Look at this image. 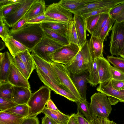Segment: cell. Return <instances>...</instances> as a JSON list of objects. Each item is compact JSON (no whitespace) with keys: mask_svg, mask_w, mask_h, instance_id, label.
<instances>
[{"mask_svg":"<svg viewBox=\"0 0 124 124\" xmlns=\"http://www.w3.org/2000/svg\"><path fill=\"white\" fill-rule=\"evenodd\" d=\"M101 14L90 16L85 19L86 30L91 35L93 34Z\"/></svg>","mask_w":124,"mask_h":124,"instance_id":"d590c367","label":"cell"},{"mask_svg":"<svg viewBox=\"0 0 124 124\" xmlns=\"http://www.w3.org/2000/svg\"><path fill=\"white\" fill-rule=\"evenodd\" d=\"M124 9V1L115 6L108 13L110 17L116 21L120 13Z\"/></svg>","mask_w":124,"mask_h":124,"instance_id":"f6af8a7d","label":"cell"},{"mask_svg":"<svg viewBox=\"0 0 124 124\" xmlns=\"http://www.w3.org/2000/svg\"><path fill=\"white\" fill-rule=\"evenodd\" d=\"M106 124H118L112 121H110L108 118L105 119Z\"/></svg>","mask_w":124,"mask_h":124,"instance_id":"6f0895ef","label":"cell"},{"mask_svg":"<svg viewBox=\"0 0 124 124\" xmlns=\"http://www.w3.org/2000/svg\"><path fill=\"white\" fill-rule=\"evenodd\" d=\"M31 54L33 59L36 68L48 76L55 84H61L55 73L51 67L50 63L44 60L38 56L33 51Z\"/></svg>","mask_w":124,"mask_h":124,"instance_id":"4fadbf2b","label":"cell"},{"mask_svg":"<svg viewBox=\"0 0 124 124\" xmlns=\"http://www.w3.org/2000/svg\"><path fill=\"white\" fill-rule=\"evenodd\" d=\"M45 8L44 0H36L31 5L24 17L28 20L44 14Z\"/></svg>","mask_w":124,"mask_h":124,"instance_id":"7402d4cb","label":"cell"},{"mask_svg":"<svg viewBox=\"0 0 124 124\" xmlns=\"http://www.w3.org/2000/svg\"><path fill=\"white\" fill-rule=\"evenodd\" d=\"M111 82L112 86L116 90L120 91L124 89V81L111 79Z\"/></svg>","mask_w":124,"mask_h":124,"instance_id":"c3c4849f","label":"cell"},{"mask_svg":"<svg viewBox=\"0 0 124 124\" xmlns=\"http://www.w3.org/2000/svg\"><path fill=\"white\" fill-rule=\"evenodd\" d=\"M92 63L88 40L81 47L74 57L71 64L66 66L70 74L76 75L81 74L89 70Z\"/></svg>","mask_w":124,"mask_h":124,"instance_id":"7a4b0ae2","label":"cell"},{"mask_svg":"<svg viewBox=\"0 0 124 124\" xmlns=\"http://www.w3.org/2000/svg\"><path fill=\"white\" fill-rule=\"evenodd\" d=\"M42 113L51 118L56 124H67L70 116L69 115L65 114L60 111H58L48 108L45 107Z\"/></svg>","mask_w":124,"mask_h":124,"instance_id":"603a6c76","label":"cell"},{"mask_svg":"<svg viewBox=\"0 0 124 124\" xmlns=\"http://www.w3.org/2000/svg\"><path fill=\"white\" fill-rule=\"evenodd\" d=\"M41 124H56L53 120L46 116L42 118Z\"/></svg>","mask_w":124,"mask_h":124,"instance_id":"db71d44e","label":"cell"},{"mask_svg":"<svg viewBox=\"0 0 124 124\" xmlns=\"http://www.w3.org/2000/svg\"><path fill=\"white\" fill-rule=\"evenodd\" d=\"M73 20L81 48L87 41L85 19L82 15L74 14Z\"/></svg>","mask_w":124,"mask_h":124,"instance_id":"d6986e66","label":"cell"},{"mask_svg":"<svg viewBox=\"0 0 124 124\" xmlns=\"http://www.w3.org/2000/svg\"><path fill=\"white\" fill-rule=\"evenodd\" d=\"M25 1L23 0L20 2L0 6V17L4 18L20 6Z\"/></svg>","mask_w":124,"mask_h":124,"instance_id":"836d02e7","label":"cell"},{"mask_svg":"<svg viewBox=\"0 0 124 124\" xmlns=\"http://www.w3.org/2000/svg\"><path fill=\"white\" fill-rule=\"evenodd\" d=\"M13 58L14 62L18 69L24 77L28 79L31 75L29 73L25 65L17 55Z\"/></svg>","mask_w":124,"mask_h":124,"instance_id":"74e56055","label":"cell"},{"mask_svg":"<svg viewBox=\"0 0 124 124\" xmlns=\"http://www.w3.org/2000/svg\"><path fill=\"white\" fill-rule=\"evenodd\" d=\"M24 119L4 111H0V124H20Z\"/></svg>","mask_w":124,"mask_h":124,"instance_id":"4316f807","label":"cell"},{"mask_svg":"<svg viewBox=\"0 0 124 124\" xmlns=\"http://www.w3.org/2000/svg\"><path fill=\"white\" fill-rule=\"evenodd\" d=\"M46 105L47 107L49 109L58 111H60L51 99L48 101Z\"/></svg>","mask_w":124,"mask_h":124,"instance_id":"f5cc1de1","label":"cell"},{"mask_svg":"<svg viewBox=\"0 0 124 124\" xmlns=\"http://www.w3.org/2000/svg\"><path fill=\"white\" fill-rule=\"evenodd\" d=\"M4 42L13 57H15L20 52L27 50H29L21 43L15 39L11 35L8 37Z\"/></svg>","mask_w":124,"mask_h":124,"instance_id":"cb8c5ba5","label":"cell"},{"mask_svg":"<svg viewBox=\"0 0 124 124\" xmlns=\"http://www.w3.org/2000/svg\"><path fill=\"white\" fill-rule=\"evenodd\" d=\"M18 105L11 100L0 97V110L4 111Z\"/></svg>","mask_w":124,"mask_h":124,"instance_id":"b9f144b4","label":"cell"},{"mask_svg":"<svg viewBox=\"0 0 124 124\" xmlns=\"http://www.w3.org/2000/svg\"><path fill=\"white\" fill-rule=\"evenodd\" d=\"M8 82L13 86L24 87L30 89L28 79L26 78L18 69L12 59Z\"/></svg>","mask_w":124,"mask_h":124,"instance_id":"9a60e30c","label":"cell"},{"mask_svg":"<svg viewBox=\"0 0 124 124\" xmlns=\"http://www.w3.org/2000/svg\"><path fill=\"white\" fill-rule=\"evenodd\" d=\"M51 90L47 86H43L32 93L27 104L29 108L27 118L36 116L42 112L47 103L50 99Z\"/></svg>","mask_w":124,"mask_h":124,"instance_id":"3957f363","label":"cell"},{"mask_svg":"<svg viewBox=\"0 0 124 124\" xmlns=\"http://www.w3.org/2000/svg\"><path fill=\"white\" fill-rule=\"evenodd\" d=\"M90 122L92 124H106L105 119L93 116Z\"/></svg>","mask_w":124,"mask_h":124,"instance_id":"816d5d0a","label":"cell"},{"mask_svg":"<svg viewBox=\"0 0 124 124\" xmlns=\"http://www.w3.org/2000/svg\"><path fill=\"white\" fill-rule=\"evenodd\" d=\"M66 37L70 43H72L77 45L80 48L73 20L68 24Z\"/></svg>","mask_w":124,"mask_h":124,"instance_id":"4dcf8cb0","label":"cell"},{"mask_svg":"<svg viewBox=\"0 0 124 124\" xmlns=\"http://www.w3.org/2000/svg\"><path fill=\"white\" fill-rule=\"evenodd\" d=\"M11 35L31 52L43 39L45 34L40 23H26Z\"/></svg>","mask_w":124,"mask_h":124,"instance_id":"6da1fadb","label":"cell"},{"mask_svg":"<svg viewBox=\"0 0 124 124\" xmlns=\"http://www.w3.org/2000/svg\"><path fill=\"white\" fill-rule=\"evenodd\" d=\"M78 109L82 113L85 118L89 121H90L92 117V114L91 111L89 104L86 100L77 102Z\"/></svg>","mask_w":124,"mask_h":124,"instance_id":"e575fe53","label":"cell"},{"mask_svg":"<svg viewBox=\"0 0 124 124\" xmlns=\"http://www.w3.org/2000/svg\"><path fill=\"white\" fill-rule=\"evenodd\" d=\"M124 1V0H95L93 2L70 12L74 14L82 15L98 8L110 6H116Z\"/></svg>","mask_w":124,"mask_h":124,"instance_id":"7c38bea8","label":"cell"},{"mask_svg":"<svg viewBox=\"0 0 124 124\" xmlns=\"http://www.w3.org/2000/svg\"><path fill=\"white\" fill-rule=\"evenodd\" d=\"M45 34L64 46L69 44L70 42L67 38L60 34L48 28H43Z\"/></svg>","mask_w":124,"mask_h":124,"instance_id":"f546056e","label":"cell"},{"mask_svg":"<svg viewBox=\"0 0 124 124\" xmlns=\"http://www.w3.org/2000/svg\"><path fill=\"white\" fill-rule=\"evenodd\" d=\"M27 21L24 16L18 21L11 27L10 30L11 33L19 30L26 23Z\"/></svg>","mask_w":124,"mask_h":124,"instance_id":"7dc6e473","label":"cell"},{"mask_svg":"<svg viewBox=\"0 0 124 124\" xmlns=\"http://www.w3.org/2000/svg\"><path fill=\"white\" fill-rule=\"evenodd\" d=\"M97 60L100 83L111 79L109 62L104 57L98 58Z\"/></svg>","mask_w":124,"mask_h":124,"instance_id":"ffe728a7","label":"cell"},{"mask_svg":"<svg viewBox=\"0 0 124 124\" xmlns=\"http://www.w3.org/2000/svg\"><path fill=\"white\" fill-rule=\"evenodd\" d=\"M80 48L78 45L70 43L54 52L48 54L47 55L53 62L69 66L71 64Z\"/></svg>","mask_w":124,"mask_h":124,"instance_id":"5b68a950","label":"cell"},{"mask_svg":"<svg viewBox=\"0 0 124 124\" xmlns=\"http://www.w3.org/2000/svg\"><path fill=\"white\" fill-rule=\"evenodd\" d=\"M36 71L39 78L44 85L53 91L56 94L64 97L69 100L76 103L79 102V100L62 84L57 85L54 83L47 75L38 69Z\"/></svg>","mask_w":124,"mask_h":124,"instance_id":"30bf717a","label":"cell"},{"mask_svg":"<svg viewBox=\"0 0 124 124\" xmlns=\"http://www.w3.org/2000/svg\"><path fill=\"white\" fill-rule=\"evenodd\" d=\"M119 91L123 93L124 94V89L122 90H121Z\"/></svg>","mask_w":124,"mask_h":124,"instance_id":"6125c7cd","label":"cell"},{"mask_svg":"<svg viewBox=\"0 0 124 124\" xmlns=\"http://www.w3.org/2000/svg\"><path fill=\"white\" fill-rule=\"evenodd\" d=\"M72 13L63 7L58 2L53 3L46 8L45 14L54 22L68 24L73 20Z\"/></svg>","mask_w":124,"mask_h":124,"instance_id":"9c48e42d","label":"cell"},{"mask_svg":"<svg viewBox=\"0 0 124 124\" xmlns=\"http://www.w3.org/2000/svg\"><path fill=\"white\" fill-rule=\"evenodd\" d=\"M29 50L20 52L17 54L25 65L29 73L31 74L36 66L33 59Z\"/></svg>","mask_w":124,"mask_h":124,"instance_id":"484cf974","label":"cell"},{"mask_svg":"<svg viewBox=\"0 0 124 124\" xmlns=\"http://www.w3.org/2000/svg\"><path fill=\"white\" fill-rule=\"evenodd\" d=\"M107 59L115 68L124 72V59L112 56H108Z\"/></svg>","mask_w":124,"mask_h":124,"instance_id":"ab89813d","label":"cell"},{"mask_svg":"<svg viewBox=\"0 0 124 124\" xmlns=\"http://www.w3.org/2000/svg\"><path fill=\"white\" fill-rule=\"evenodd\" d=\"M97 58L95 59L93 63L91 64L87 78L88 83L93 87L96 86L100 83Z\"/></svg>","mask_w":124,"mask_h":124,"instance_id":"f1b7e54d","label":"cell"},{"mask_svg":"<svg viewBox=\"0 0 124 124\" xmlns=\"http://www.w3.org/2000/svg\"><path fill=\"white\" fill-rule=\"evenodd\" d=\"M95 0H61L58 2L64 8L70 12L75 10Z\"/></svg>","mask_w":124,"mask_h":124,"instance_id":"d4e9b609","label":"cell"},{"mask_svg":"<svg viewBox=\"0 0 124 124\" xmlns=\"http://www.w3.org/2000/svg\"><path fill=\"white\" fill-rule=\"evenodd\" d=\"M0 36L4 42L7 38L11 35V32L9 27L3 17H0Z\"/></svg>","mask_w":124,"mask_h":124,"instance_id":"f35d334b","label":"cell"},{"mask_svg":"<svg viewBox=\"0 0 124 124\" xmlns=\"http://www.w3.org/2000/svg\"><path fill=\"white\" fill-rule=\"evenodd\" d=\"M115 6H110L98 8L84 14L82 16L85 19L90 16L103 13H108L111 9Z\"/></svg>","mask_w":124,"mask_h":124,"instance_id":"60d3db41","label":"cell"},{"mask_svg":"<svg viewBox=\"0 0 124 124\" xmlns=\"http://www.w3.org/2000/svg\"><path fill=\"white\" fill-rule=\"evenodd\" d=\"M119 56H120L122 58L124 59V49L119 54Z\"/></svg>","mask_w":124,"mask_h":124,"instance_id":"94428289","label":"cell"},{"mask_svg":"<svg viewBox=\"0 0 124 124\" xmlns=\"http://www.w3.org/2000/svg\"><path fill=\"white\" fill-rule=\"evenodd\" d=\"M64 46L45 34L42 40L32 51L39 57L50 63L52 61L47 54L54 52Z\"/></svg>","mask_w":124,"mask_h":124,"instance_id":"ba28073f","label":"cell"},{"mask_svg":"<svg viewBox=\"0 0 124 124\" xmlns=\"http://www.w3.org/2000/svg\"><path fill=\"white\" fill-rule=\"evenodd\" d=\"M29 108V107L27 104L18 105L4 111L25 118L28 116Z\"/></svg>","mask_w":124,"mask_h":124,"instance_id":"1f68e13d","label":"cell"},{"mask_svg":"<svg viewBox=\"0 0 124 124\" xmlns=\"http://www.w3.org/2000/svg\"><path fill=\"white\" fill-rule=\"evenodd\" d=\"M53 22L52 20L45 14H42L27 21V23H41Z\"/></svg>","mask_w":124,"mask_h":124,"instance_id":"bcb514c9","label":"cell"},{"mask_svg":"<svg viewBox=\"0 0 124 124\" xmlns=\"http://www.w3.org/2000/svg\"><path fill=\"white\" fill-rule=\"evenodd\" d=\"M115 21V20L110 17L102 29L99 38L103 41L108 35L109 31L112 27L113 23Z\"/></svg>","mask_w":124,"mask_h":124,"instance_id":"7bdbcfd3","label":"cell"},{"mask_svg":"<svg viewBox=\"0 0 124 124\" xmlns=\"http://www.w3.org/2000/svg\"><path fill=\"white\" fill-rule=\"evenodd\" d=\"M6 46L5 43L4 42H3L0 40V50L1 51L3 49L5 48Z\"/></svg>","mask_w":124,"mask_h":124,"instance_id":"680465c9","label":"cell"},{"mask_svg":"<svg viewBox=\"0 0 124 124\" xmlns=\"http://www.w3.org/2000/svg\"><path fill=\"white\" fill-rule=\"evenodd\" d=\"M12 58L8 51L5 52L3 58L0 62V84L8 82V78Z\"/></svg>","mask_w":124,"mask_h":124,"instance_id":"44dd1931","label":"cell"},{"mask_svg":"<svg viewBox=\"0 0 124 124\" xmlns=\"http://www.w3.org/2000/svg\"><path fill=\"white\" fill-rule=\"evenodd\" d=\"M110 71L111 79L124 81V72L115 68L111 65L110 66Z\"/></svg>","mask_w":124,"mask_h":124,"instance_id":"ee69618b","label":"cell"},{"mask_svg":"<svg viewBox=\"0 0 124 124\" xmlns=\"http://www.w3.org/2000/svg\"><path fill=\"white\" fill-rule=\"evenodd\" d=\"M50 65L61 83L66 87L79 101H83L71 78L66 66L52 61Z\"/></svg>","mask_w":124,"mask_h":124,"instance_id":"8992f818","label":"cell"},{"mask_svg":"<svg viewBox=\"0 0 124 124\" xmlns=\"http://www.w3.org/2000/svg\"><path fill=\"white\" fill-rule=\"evenodd\" d=\"M13 86L8 82L0 84V97L11 100Z\"/></svg>","mask_w":124,"mask_h":124,"instance_id":"8d00e7d4","label":"cell"},{"mask_svg":"<svg viewBox=\"0 0 124 124\" xmlns=\"http://www.w3.org/2000/svg\"><path fill=\"white\" fill-rule=\"evenodd\" d=\"M110 17L108 13H103L100 14L95 29L92 35L99 38L102 29L106 24Z\"/></svg>","mask_w":124,"mask_h":124,"instance_id":"d6a6232c","label":"cell"},{"mask_svg":"<svg viewBox=\"0 0 124 124\" xmlns=\"http://www.w3.org/2000/svg\"><path fill=\"white\" fill-rule=\"evenodd\" d=\"M74 114L78 124H85V118L78 109L77 113Z\"/></svg>","mask_w":124,"mask_h":124,"instance_id":"f907efd6","label":"cell"},{"mask_svg":"<svg viewBox=\"0 0 124 124\" xmlns=\"http://www.w3.org/2000/svg\"><path fill=\"white\" fill-rule=\"evenodd\" d=\"M111 30L109 52L118 56L124 49V21L115 22Z\"/></svg>","mask_w":124,"mask_h":124,"instance_id":"52a82bcc","label":"cell"},{"mask_svg":"<svg viewBox=\"0 0 124 124\" xmlns=\"http://www.w3.org/2000/svg\"><path fill=\"white\" fill-rule=\"evenodd\" d=\"M123 21H124V9L118 15L115 22H120Z\"/></svg>","mask_w":124,"mask_h":124,"instance_id":"11a10c76","label":"cell"},{"mask_svg":"<svg viewBox=\"0 0 124 124\" xmlns=\"http://www.w3.org/2000/svg\"><path fill=\"white\" fill-rule=\"evenodd\" d=\"M12 89V100L18 105L27 104L32 94L30 89L13 85Z\"/></svg>","mask_w":124,"mask_h":124,"instance_id":"2e32d148","label":"cell"},{"mask_svg":"<svg viewBox=\"0 0 124 124\" xmlns=\"http://www.w3.org/2000/svg\"><path fill=\"white\" fill-rule=\"evenodd\" d=\"M20 124H39V121L37 116L24 118Z\"/></svg>","mask_w":124,"mask_h":124,"instance_id":"681fc988","label":"cell"},{"mask_svg":"<svg viewBox=\"0 0 124 124\" xmlns=\"http://www.w3.org/2000/svg\"><path fill=\"white\" fill-rule=\"evenodd\" d=\"M42 28L49 29L66 37L68 24L54 22L40 23Z\"/></svg>","mask_w":124,"mask_h":124,"instance_id":"83f0119b","label":"cell"},{"mask_svg":"<svg viewBox=\"0 0 124 124\" xmlns=\"http://www.w3.org/2000/svg\"><path fill=\"white\" fill-rule=\"evenodd\" d=\"M88 40L89 47L92 56V63L95 59L103 57V41L100 38L91 35Z\"/></svg>","mask_w":124,"mask_h":124,"instance_id":"ac0fdd59","label":"cell"},{"mask_svg":"<svg viewBox=\"0 0 124 124\" xmlns=\"http://www.w3.org/2000/svg\"><path fill=\"white\" fill-rule=\"evenodd\" d=\"M5 54V52L4 53H0V62L2 60Z\"/></svg>","mask_w":124,"mask_h":124,"instance_id":"91938a15","label":"cell"},{"mask_svg":"<svg viewBox=\"0 0 124 124\" xmlns=\"http://www.w3.org/2000/svg\"><path fill=\"white\" fill-rule=\"evenodd\" d=\"M67 124H78L74 113L72 114L70 116L69 119Z\"/></svg>","mask_w":124,"mask_h":124,"instance_id":"9f6ffc18","label":"cell"},{"mask_svg":"<svg viewBox=\"0 0 124 124\" xmlns=\"http://www.w3.org/2000/svg\"><path fill=\"white\" fill-rule=\"evenodd\" d=\"M97 91L106 95L111 105H115L119 102H123L124 94L115 89L112 86L111 79L104 82L100 83Z\"/></svg>","mask_w":124,"mask_h":124,"instance_id":"8fae6325","label":"cell"},{"mask_svg":"<svg viewBox=\"0 0 124 124\" xmlns=\"http://www.w3.org/2000/svg\"><path fill=\"white\" fill-rule=\"evenodd\" d=\"M89 70L78 75H74L70 74L71 78L83 100H86L87 83Z\"/></svg>","mask_w":124,"mask_h":124,"instance_id":"e0dca14e","label":"cell"},{"mask_svg":"<svg viewBox=\"0 0 124 124\" xmlns=\"http://www.w3.org/2000/svg\"><path fill=\"white\" fill-rule=\"evenodd\" d=\"M89 107L92 116L104 119L108 118L112 110L107 97L100 93L92 96Z\"/></svg>","mask_w":124,"mask_h":124,"instance_id":"277c9868","label":"cell"},{"mask_svg":"<svg viewBox=\"0 0 124 124\" xmlns=\"http://www.w3.org/2000/svg\"><path fill=\"white\" fill-rule=\"evenodd\" d=\"M36 0H25L24 2L11 13L3 18L9 27L24 16L33 3Z\"/></svg>","mask_w":124,"mask_h":124,"instance_id":"5bb4252c","label":"cell"}]
</instances>
